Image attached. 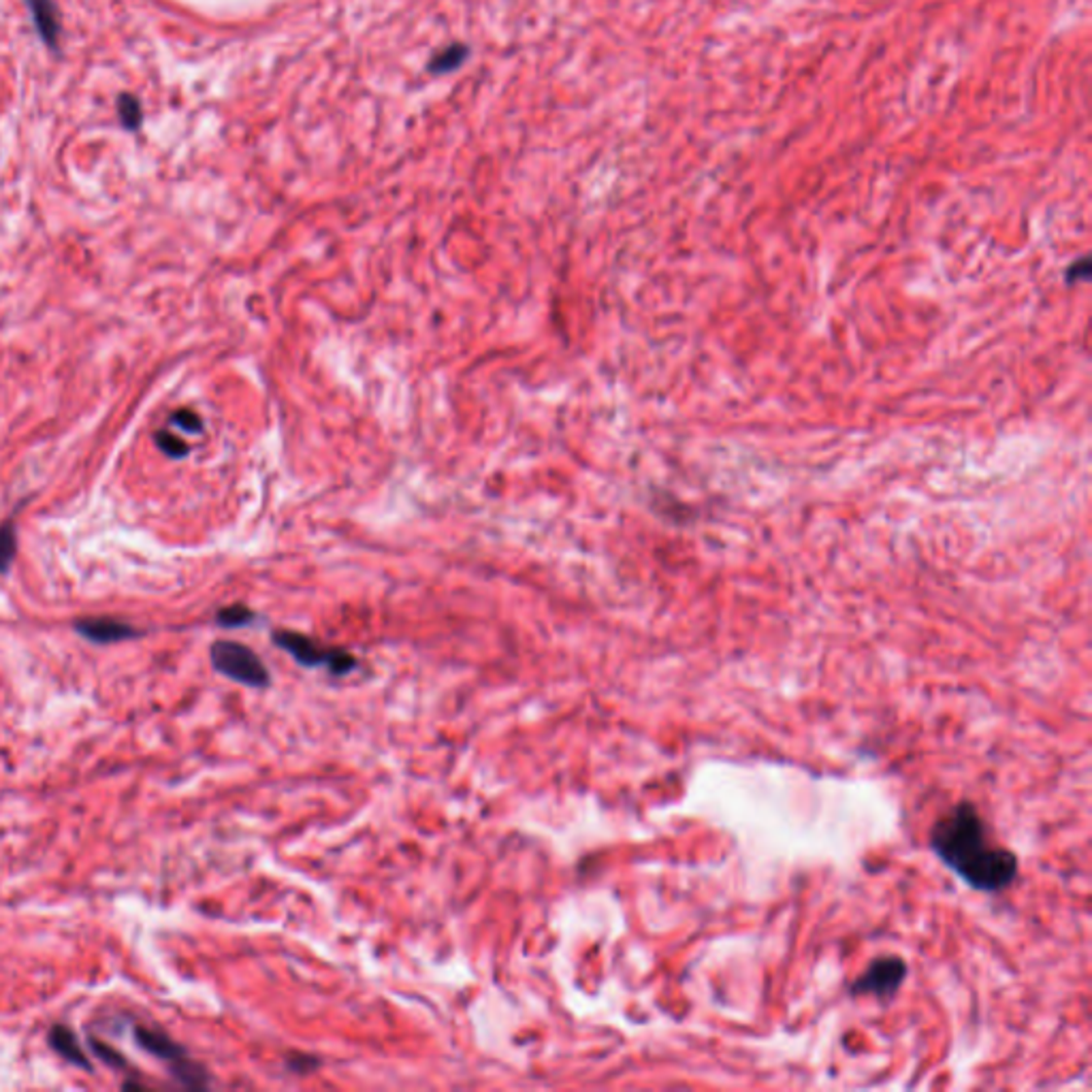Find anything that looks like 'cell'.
Returning a JSON list of instances; mask_svg holds the SVG:
<instances>
[{
    "mask_svg": "<svg viewBox=\"0 0 1092 1092\" xmlns=\"http://www.w3.org/2000/svg\"><path fill=\"white\" fill-rule=\"evenodd\" d=\"M931 847L967 886L979 892H1001L1018 875V858L990 841L984 820L970 802H961L934 822Z\"/></svg>",
    "mask_w": 1092,
    "mask_h": 1092,
    "instance_id": "cell-1",
    "label": "cell"
},
{
    "mask_svg": "<svg viewBox=\"0 0 1092 1092\" xmlns=\"http://www.w3.org/2000/svg\"><path fill=\"white\" fill-rule=\"evenodd\" d=\"M271 641L303 668H327L331 675L344 677L359 666V659L350 651L339 647H325L301 632L275 630L271 634Z\"/></svg>",
    "mask_w": 1092,
    "mask_h": 1092,
    "instance_id": "cell-2",
    "label": "cell"
},
{
    "mask_svg": "<svg viewBox=\"0 0 1092 1092\" xmlns=\"http://www.w3.org/2000/svg\"><path fill=\"white\" fill-rule=\"evenodd\" d=\"M209 659L220 675L241 683L246 687L263 689L269 686L271 675L263 659L250 647L235 641H218L209 649Z\"/></svg>",
    "mask_w": 1092,
    "mask_h": 1092,
    "instance_id": "cell-3",
    "label": "cell"
},
{
    "mask_svg": "<svg viewBox=\"0 0 1092 1092\" xmlns=\"http://www.w3.org/2000/svg\"><path fill=\"white\" fill-rule=\"evenodd\" d=\"M904 975H907V967L897 956L877 958V961L866 969V973L860 977L852 990L856 995H870V997H890L900 988Z\"/></svg>",
    "mask_w": 1092,
    "mask_h": 1092,
    "instance_id": "cell-4",
    "label": "cell"
},
{
    "mask_svg": "<svg viewBox=\"0 0 1092 1092\" xmlns=\"http://www.w3.org/2000/svg\"><path fill=\"white\" fill-rule=\"evenodd\" d=\"M75 632L94 645L123 643L139 634L132 625L120 619H112V616H88V619H80L75 623Z\"/></svg>",
    "mask_w": 1092,
    "mask_h": 1092,
    "instance_id": "cell-5",
    "label": "cell"
},
{
    "mask_svg": "<svg viewBox=\"0 0 1092 1092\" xmlns=\"http://www.w3.org/2000/svg\"><path fill=\"white\" fill-rule=\"evenodd\" d=\"M135 1043L141 1047V1050H146L148 1054L169 1063V1069L189 1061V1054H186L184 1047L180 1043H175L167 1033L157 1027H135Z\"/></svg>",
    "mask_w": 1092,
    "mask_h": 1092,
    "instance_id": "cell-6",
    "label": "cell"
},
{
    "mask_svg": "<svg viewBox=\"0 0 1092 1092\" xmlns=\"http://www.w3.org/2000/svg\"><path fill=\"white\" fill-rule=\"evenodd\" d=\"M50 1045L56 1050V1054H60L66 1063H71L80 1069H86V1072H92V1065L88 1061V1054L84 1052L82 1043L77 1041V1037L71 1029L62 1027V1024H56L50 1031Z\"/></svg>",
    "mask_w": 1092,
    "mask_h": 1092,
    "instance_id": "cell-7",
    "label": "cell"
},
{
    "mask_svg": "<svg viewBox=\"0 0 1092 1092\" xmlns=\"http://www.w3.org/2000/svg\"><path fill=\"white\" fill-rule=\"evenodd\" d=\"M257 619V615L252 613L244 604H233L227 609H220L216 613V623L223 627H244Z\"/></svg>",
    "mask_w": 1092,
    "mask_h": 1092,
    "instance_id": "cell-8",
    "label": "cell"
},
{
    "mask_svg": "<svg viewBox=\"0 0 1092 1092\" xmlns=\"http://www.w3.org/2000/svg\"><path fill=\"white\" fill-rule=\"evenodd\" d=\"M16 527L14 523L0 525V572H7L9 566L14 564L18 540H16Z\"/></svg>",
    "mask_w": 1092,
    "mask_h": 1092,
    "instance_id": "cell-9",
    "label": "cell"
},
{
    "mask_svg": "<svg viewBox=\"0 0 1092 1092\" xmlns=\"http://www.w3.org/2000/svg\"><path fill=\"white\" fill-rule=\"evenodd\" d=\"M30 5L35 9V21L41 30V35L48 39L56 37V16H53L50 0H30Z\"/></svg>",
    "mask_w": 1092,
    "mask_h": 1092,
    "instance_id": "cell-10",
    "label": "cell"
},
{
    "mask_svg": "<svg viewBox=\"0 0 1092 1092\" xmlns=\"http://www.w3.org/2000/svg\"><path fill=\"white\" fill-rule=\"evenodd\" d=\"M154 440H157V446L164 452V455H169L171 459H184L189 455V444L178 436H173L169 432H159L154 436Z\"/></svg>",
    "mask_w": 1092,
    "mask_h": 1092,
    "instance_id": "cell-11",
    "label": "cell"
},
{
    "mask_svg": "<svg viewBox=\"0 0 1092 1092\" xmlns=\"http://www.w3.org/2000/svg\"><path fill=\"white\" fill-rule=\"evenodd\" d=\"M171 423H173V425H178V427L182 429V432H186V434H201V432H203L201 416H198V414L193 412V410H178V412H173Z\"/></svg>",
    "mask_w": 1092,
    "mask_h": 1092,
    "instance_id": "cell-12",
    "label": "cell"
},
{
    "mask_svg": "<svg viewBox=\"0 0 1092 1092\" xmlns=\"http://www.w3.org/2000/svg\"><path fill=\"white\" fill-rule=\"evenodd\" d=\"M90 1045H92L94 1054H96L98 1058H101V1061H105L109 1067H116V1069H124V1067H126L124 1056L120 1054L118 1050H114V1047H109L107 1043H101L98 1039H90Z\"/></svg>",
    "mask_w": 1092,
    "mask_h": 1092,
    "instance_id": "cell-13",
    "label": "cell"
},
{
    "mask_svg": "<svg viewBox=\"0 0 1092 1092\" xmlns=\"http://www.w3.org/2000/svg\"><path fill=\"white\" fill-rule=\"evenodd\" d=\"M120 112H123L126 126H130V128L139 126V118H141L139 116V105L132 101V98H126L124 103H120Z\"/></svg>",
    "mask_w": 1092,
    "mask_h": 1092,
    "instance_id": "cell-14",
    "label": "cell"
},
{
    "mask_svg": "<svg viewBox=\"0 0 1092 1092\" xmlns=\"http://www.w3.org/2000/svg\"><path fill=\"white\" fill-rule=\"evenodd\" d=\"M289 1065H291V1069H295V1072L305 1074V1072H312L314 1067H318V1061H316L314 1056H303V1054H299V1056L289 1058Z\"/></svg>",
    "mask_w": 1092,
    "mask_h": 1092,
    "instance_id": "cell-15",
    "label": "cell"
}]
</instances>
